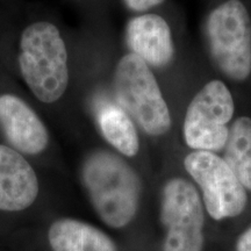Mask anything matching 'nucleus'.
Returning <instances> with one entry per match:
<instances>
[{"mask_svg":"<svg viewBox=\"0 0 251 251\" xmlns=\"http://www.w3.org/2000/svg\"><path fill=\"white\" fill-rule=\"evenodd\" d=\"M81 180L103 224L119 229L133 221L142 186L139 176L124 158L107 150L90 153L81 168Z\"/></svg>","mask_w":251,"mask_h":251,"instance_id":"nucleus-1","label":"nucleus"},{"mask_svg":"<svg viewBox=\"0 0 251 251\" xmlns=\"http://www.w3.org/2000/svg\"><path fill=\"white\" fill-rule=\"evenodd\" d=\"M113 85L117 103L144 133L161 136L170 130V109L147 63L134 54L125 55L115 68Z\"/></svg>","mask_w":251,"mask_h":251,"instance_id":"nucleus-3","label":"nucleus"},{"mask_svg":"<svg viewBox=\"0 0 251 251\" xmlns=\"http://www.w3.org/2000/svg\"><path fill=\"white\" fill-rule=\"evenodd\" d=\"M163 251H203L205 206L192 181L181 177L168 180L162 191Z\"/></svg>","mask_w":251,"mask_h":251,"instance_id":"nucleus-6","label":"nucleus"},{"mask_svg":"<svg viewBox=\"0 0 251 251\" xmlns=\"http://www.w3.org/2000/svg\"><path fill=\"white\" fill-rule=\"evenodd\" d=\"M235 102L230 90L221 80H211L188 103L183 137L193 151L218 152L225 149Z\"/></svg>","mask_w":251,"mask_h":251,"instance_id":"nucleus-5","label":"nucleus"},{"mask_svg":"<svg viewBox=\"0 0 251 251\" xmlns=\"http://www.w3.org/2000/svg\"><path fill=\"white\" fill-rule=\"evenodd\" d=\"M52 251H118L108 235L86 222L61 219L49 229Z\"/></svg>","mask_w":251,"mask_h":251,"instance_id":"nucleus-11","label":"nucleus"},{"mask_svg":"<svg viewBox=\"0 0 251 251\" xmlns=\"http://www.w3.org/2000/svg\"><path fill=\"white\" fill-rule=\"evenodd\" d=\"M128 8L135 12H144L164 2V0H124Z\"/></svg>","mask_w":251,"mask_h":251,"instance_id":"nucleus-14","label":"nucleus"},{"mask_svg":"<svg viewBox=\"0 0 251 251\" xmlns=\"http://www.w3.org/2000/svg\"><path fill=\"white\" fill-rule=\"evenodd\" d=\"M126 42L130 54L153 68H164L175 56L172 31L164 18L157 14L135 17L126 27Z\"/></svg>","mask_w":251,"mask_h":251,"instance_id":"nucleus-9","label":"nucleus"},{"mask_svg":"<svg viewBox=\"0 0 251 251\" xmlns=\"http://www.w3.org/2000/svg\"><path fill=\"white\" fill-rule=\"evenodd\" d=\"M37 194L39 180L29 163L15 149L0 144V211H24Z\"/></svg>","mask_w":251,"mask_h":251,"instance_id":"nucleus-10","label":"nucleus"},{"mask_svg":"<svg viewBox=\"0 0 251 251\" xmlns=\"http://www.w3.org/2000/svg\"><path fill=\"white\" fill-rule=\"evenodd\" d=\"M19 67L28 87L40 101L55 102L64 94L69 83L68 52L55 25L41 21L24 30Z\"/></svg>","mask_w":251,"mask_h":251,"instance_id":"nucleus-2","label":"nucleus"},{"mask_svg":"<svg viewBox=\"0 0 251 251\" xmlns=\"http://www.w3.org/2000/svg\"><path fill=\"white\" fill-rule=\"evenodd\" d=\"M0 127L17 151L36 155L47 148L46 126L23 99L13 94L0 96Z\"/></svg>","mask_w":251,"mask_h":251,"instance_id":"nucleus-8","label":"nucleus"},{"mask_svg":"<svg viewBox=\"0 0 251 251\" xmlns=\"http://www.w3.org/2000/svg\"><path fill=\"white\" fill-rule=\"evenodd\" d=\"M184 168L200 190L206 212L215 221L236 218L248 205V191L215 152L192 151Z\"/></svg>","mask_w":251,"mask_h":251,"instance_id":"nucleus-7","label":"nucleus"},{"mask_svg":"<svg viewBox=\"0 0 251 251\" xmlns=\"http://www.w3.org/2000/svg\"><path fill=\"white\" fill-rule=\"evenodd\" d=\"M235 251H251V226L238 236Z\"/></svg>","mask_w":251,"mask_h":251,"instance_id":"nucleus-15","label":"nucleus"},{"mask_svg":"<svg viewBox=\"0 0 251 251\" xmlns=\"http://www.w3.org/2000/svg\"><path fill=\"white\" fill-rule=\"evenodd\" d=\"M222 158L237 179L251 192V118L240 117L233 122Z\"/></svg>","mask_w":251,"mask_h":251,"instance_id":"nucleus-13","label":"nucleus"},{"mask_svg":"<svg viewBox=\"0 0 251 251\" xmlns=\"http://www.w3.org/2000/svg\"><path fill=\"white\" fill-rule=\"evenodd\" d=\"M97 122L103 139L118 152L134 157L140 150L136 127L128 113L118 103L100 101L96 109Z\"/></svg>","mask_w":251,"mask_h":251,"instance_id":"nucleus-12","label":"nucleus"},{"mask_svg":"<svg viewBox=\"0 0 251 251\" xmlns=\"http://www.w3.org/2000/svg\"><path fill=\"white\" fill-rule=\"evenodd\" d=\"M209 54L226 77L244 81L251 75V18L241 0H227L206 20Z\"/></svg>","mask_w":251,"mask_h":251,"instance_id":"nucleus-4","label":"nucleus"}]
</instances>
